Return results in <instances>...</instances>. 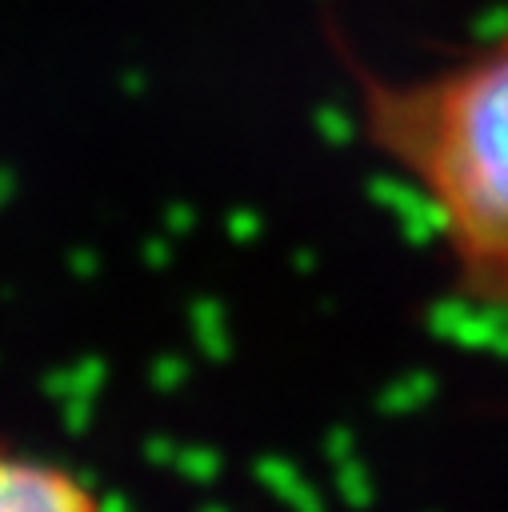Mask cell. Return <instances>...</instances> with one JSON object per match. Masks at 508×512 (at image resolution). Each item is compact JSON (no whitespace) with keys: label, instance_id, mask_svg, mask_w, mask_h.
Masks as SVG:
<instances>
[{"label":"cell","instance_id":"obj_1","mask_svg":"<svg viewBox=\"0 0 508 512\" xmlns=\"http://www.w3.org/2000/svg\"><path fill=\"white\" fill-rule=\"evenodd\" d=\"M360 132L436 220L456 284L508 308V28L412 76L356 68Z\"/></svg>","mask_w":508,"mask_h":512},{"label":"cell","instance_id":"obj_2","mask_svg":"<svg viewBox=\"0 0 508 512\" xmlns=\"http://www.w3.org/2000/svg\"><path fill=\"white\" fill-rule=\"evenodd\" d=\"M0 512H100V500L68 468L0 448Z\"/></svg>","mask_w":508,"mask_h":512}]
</instances>
